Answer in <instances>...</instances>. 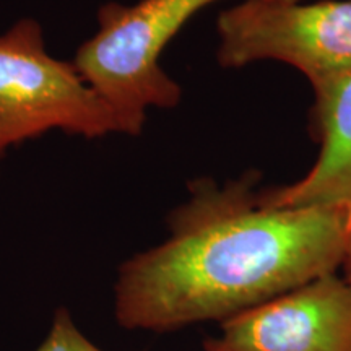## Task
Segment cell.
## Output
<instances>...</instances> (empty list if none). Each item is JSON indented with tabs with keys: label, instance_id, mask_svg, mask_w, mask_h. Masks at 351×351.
Segmentation results:
<instances>
[{
	"label": "cell",
	"instance_id": "1",
	"mask_svg": "<svg viewBox=\"0 0 351 351\" xmlns=\"http://www.w3.org/2000/svg\"><path fill=\"white\" fill-rule=\"evenodd\" d=\"M258 184L256 169L223 186L212 178L189 182V199L168 217V238L121 265V327L166 333L221 324L340 271L351 208L270 207Z\"/></svg>",
	"mask_w": 351,
	"mask_h": 351
},
{
	"label": "cell",
	"instance_id": "2",
	"mask_svg": "<svg viewBox=\"0 0 351 351\" xmlns=\"http://www.w3.org/2000/svg\"><path fill=\"white\" fill-rule=\"evenodd\" d=\"M215 2L219 0H140L99 7L98 29L78 47L73 64L119 114L127 135L142 134L148 109L181 103L182 88L160 65L161 54L189 20Z\"/></svg>",
	"mask_w": 351,
	"mask_h": 351
},
{
	"label": "cell",
	"instance_id": "3",
	"mask_svg": "<svg viewBox=\"0 0 351 351\" xmlns=\"http://www.w3.org/2000/svg\"><path fill=\"white\" fill-rule=\"evenodd\" d=\"M62 130L85 138L125 134V125L75 64L51 56L38 20L0 34V156L13 145Z\"/></svg>",
	"mask_w": 351,
	"mask_h": 351
},
{
	"label": "cell",
	"instance_id": "4",
	"mask_svg": "<svg viewBox=\"0 0 351 351\" xmlns=\"http://www.w3.org/2000/svg\"><path fill=\"white\" fill-rule=\"evenodd\" d=\"M218 64L276 60L317 88L351 72V0H243L218 15Z\"/></svg>",
	"mask_w": 351,
	"mask_h": 351
},
{
	"label": "cell",
	"instance_id": "5",
	"mask_svg": "<svg viewBox=\"0 0 351 351\" xmlns=\"http://www.w3.org/2000/svg\"><path fill=\"white\" fill-rule=\"evenodd\" d=\"M204 351H351V283L335 271L251 307Z\"/></svg>",
	"mask_w": 351,
	"mask_h": 351
},
{
	"label": "cell",
	"instance_id": "6",
	"mask_svg": "<svg viewBox=\"0 0 351 351\" xmlns=\"http://www.w3.org/2000/svg\"><path fill=\"white\" fill-rule=\"evenodd\" d=\"M314 91L311 137L320 145L317 161L298 181L261 189L265 205L280 208H351V72Z\"/></svg>",
	"mask_w": 351,
	"mask_h": 351
},
{
	"label": "cell",
	"instance_id": "7",
	"mask_svg": "<svg viewBox=\"0 0 351 351\" xmlns=\"http://www.w3.org/2000/svg\"><path fill=\"white\" fill-rule=\"evenodd\" d=\"M36 351H104L91 343L73 324L72 315L65 307L56 311L51 330Z\"/></svg>",
	"mask_w": 351,
	"mask_h": 351
},
{
	"label": "cell",
	"instance_id": "8",
	"mask_svg": "<svg viewBox=\"0 0 351 351\" xmlns=\"http://www.w3.org/2000/svg\"><path fill=\"white\" fill-rule=\"evenodd\" d=\"M340 274L345 276V280H348L351 283V213H350V221H348V231H346L345 256L340 267Z\"/></svg>",
	"mask_w": 351,
	"mask_h": 351
}]
</instances>
